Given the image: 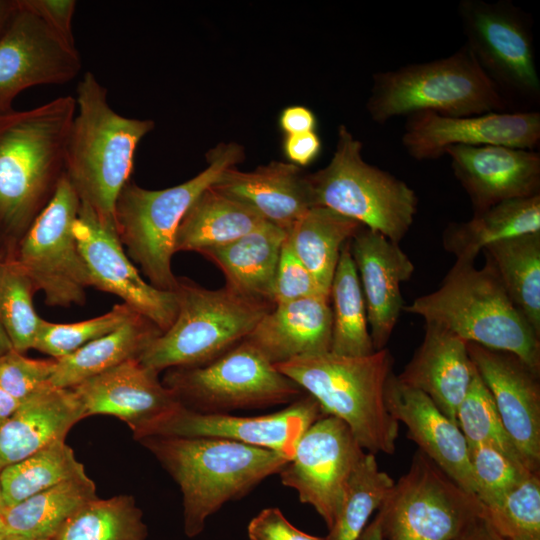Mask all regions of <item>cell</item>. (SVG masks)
<instances>
[{"label":"cell","mask_w":540,"mask_h":540,"mask_svg":"<svg viewBox=\"0 0 540 540\" xmlns=\"http://www.w3.org/2000/svg\"><path fill=\"white\" fill-rule=\"evenodd\" d=\"M85 417L83 405L72 388L49 385L41 389L22 401L0 425V468L65 440L69 430Z\"/></svg>","instance_id":"26"},{"label":"cell","mask_w":540,"mask_h":540,"mask_svg":"<svg viewBox=\"0 0 540 540\" xmlns=\"http://www.w3.org/2000/svg\"><path fill=\"white\" fill-rule=\"evenodd\" d=\"M147 526L131 495L98 497L79 508L52 540H145Z\"/></svg>","instance_id":"37"},{"label":"cell","mask_w":540,"mask_h":540,"mask_svg":"<svg viewBox=\"0 0 540 540\" xmlns=\"http://www.w3.org/2000/svg\"><path fill=\"white\" fill-rule=\"evenodd\" d=\"M540 473H531L501 500L482 506L491 527L507 540H540Z\"/></svg>","instance_id":"41"},{"label":"cell","mask_w":540,"mask_h":540,"mask_svg":"<svg viewBox=\"0 0 540 540\" xmlns=\"http://www.w3.org/2000/svg\"><path fill=\"white\" fill-rule=\"evenodd\" d=\"M76 113L65 156V177L80 202L114 221L117 198L130 180L138 144L153 128L147 119L118 114L92 72L76 88ZM115 222V221H114Z\"/></svg>","instance_id":"3"},{"label":"cell","mask_w":540,"mask_h":540,"mask_svg":"<svg viewBox=\"0 0 540 540\" xmlns=\"http://www.w3.org/2000/svg\"><path fill=\"white\" fill-rule=\"evenodd\" d=\"M11 349H13L12 345L0 324V356Z\"/></svg>","instance_id":"54"},{"label":"cell","mask_w":540,"mask_h":540,"mask_svg":"<svg viewBox=\"0 0 540 540\" xmlns=\"http://www.w3.org/2000/svg\"><path fill=\"white\" fill-rule=\"evenodd\" d=\"M17 7V0H0V34Z\"/></svg>","instance_id":"53"},{"label":"cell","mask_w":540,"mask_h":540,"mask_svg":"<svg viewBox=\"0 0 540 540\" xmlns=\"http://www.w3.org/2000/svg\"><path fill=\"white\" fill-rule=\"evenodd\" d=\"M323 415L318 402L309 394L280 411L251 417L200 413L182 405L153 425L142 438H220L272 450L291 460L300 437Z\"/></svg>","instance_id":"17"},{"label":"cell","mask_w":540,"mask_h":540,"mask_svg":"<svg viewBox=\"0 0 540 540\" xmlns=\"http://www.w3.org/2000/svg\"><path fill=\"white\" fill-rule=\"evenodd\" d=\"M140 442L178 484L190 538L223 505L247 495L289 461L272 450L220 438L149 436Z\"/></svg>","instance_id":"2"},{"label":"cell","mask_w":540,"mask_h":540,"mask_svg":"<svg viewBox=\"0 0 540 540\" xmlns=\"http://www.w3.org/2000/svg\"><path fill=\"white\" fill-rule=\"evenodd\" d=\"M445 155L473 214L501 202L540 194V154L507 146H452Z\"/></svg>","instance_id":"21"},{"label":"cell","mask_w":540,"mask_h":540,"mask_svg":"<svg viewBox=\"0 0 540 540\" xmlns=\"http://www.w3.org/2000/svg\"><path fill=\"white\" fill-rule=\"evenodd\" d=\"M95 498V483L85 474L3 508L0 519L6 535L52 540L79 508Z\"/></svg>","instance_id":"33"},{"label":"cell","mask_w":540,"mask_h":540,"mask_svg":"<svg viewBox=\"0 0 540 540\" xmlns=\"http://www.w3.org/2000/svg\"><path fill=\"white\" fill-rule=\"evenodd\" d=\"M1 511H2V509L0 508V514H1Z\"/></svg>","instance_id":"58"},{"label":"cell","mask_w":540,"mask_h":540,"mask_svg":"<svg viewBox=\"0 0 540 540\" xmlns=\"http://www.w3.org/2000/svg\"><path fill=\"white\" fill-rule=\"evenodd\" d=\"M247 534L250 540H326L299 530L276 507L265 508L252 518Z\"/></svg>","instance_id":"46"},{"label":"cell","mask_w":540,"mask_h":540,"mask_svg":"<svg viewBox=\"0 0 540 540\" xmlns=\"http://www.w3.org/2000/svg\"><path fill=\"white\" fill-rule=\"evenodd\" d=\"M476 497L482 506L501 500L531 474L489 443L468 446Z\"/></svg>","instance_id":"43"},{"label":"cell","mask_w":540,"mask_h":540,"mask_svg":"<svg viewBox=\"0 0 540 540\" xmlns=\"http://www.w3.org/2000/svg\"><path fill=\"white\" fill-rule=\"evenodd\" d=\"M35 291L15 259H0V324L12 348L20 353L33 349L42 319L33 307Z\"/></svg>","instance_id":"39"},{"label":"cell","mask_w":540,"mask_h":540,"mask_svg":"<svg viewBox=\"0 0 540 540\" xmlns=\"http://www.w3.org/2000/svg\"><path fill=\"white\" fill-rule=\"evenodd\" d=\"M474 374L467 342L442 326L425 322L422 343L397 377L427 395L446 417L457 424L458 407Z\"/></svg>","instance_id":"24"},{"label":"cell","mask_w":540,"mask_h":540,"mask_svg":"<svg viewBox=\"0 0 540 540\" xmlns=\"http://www.w3.org/2000/svg\"><path fill=\"white\" fill-rule=\"evenodd\" d=\"M81 69L75 45L60 37L22 0L0 34V113L23 90L73 80Z\"/></svg>","instance_id":"16"},{"label":"cell","mask_w":540,"mask_h":540,"mask_svg":"<svg viewBox=\"0 0 540 540\" xmlns=\"http://www.w3.org/2000/svg\"><path fill=\"white\" fill-rule=\"evenodd\" d=\"M244 156L237 143H221L207 153L208 166L184 183L160 190L142 188L131 179L124 185L114 209L117 233L152 286L175 290L178 278L171 261L181 220L200 194Z\"/></svg>","instance_id":"6"},{"label":"cell","mask_w":540,"mask_h":540,"mask_svg":"<svg viewBox=\"0 0 540 540\" xmlns=\"http://www.w3.org/2000/svg\"><path fill=\"white\" fill-rule=\"evenodd\" d=\"M482 510L474 494L418 450L377 514L385 540H454Z\"/></svg>","instance_id":"11"},{"label":"cell","mask_w":540,"mask_h":540,"mask_svg":"<svg viewBox=\"0 0 540 540\" xmlns=\"http://www.w3.org/2000/svg\"><path fill=\"white\" fill-rule=\"evenodd\" d=\"M316 123L314 113L300 105L286 107L279 116V126L286 135L313 132Z\"/></svg>","instance_id":"49"},{"label":"cell","mask_w":540,"mask_h":540,"mask_svg":"<svg viewBox=\"0 0 540 540\" xmlns=\"http://www.w3.org/2000/svg\"><path fill=\"white\" fill-rule=\"evenodd\" d=\"M540 141V113L490 112L444 116L420 112L406 117L401 138L406 152L423 161L445 155L452 146H507L533 150Z\"/></svg>","instance_id":"18"},{"label":"cell","mask_w":540,"mask_h":540,"mask_svg":"<svg viewBox=\"0 0 540 540\" xmlns=\"http://www.w3.org/2000/svg\"><path fill=\"white\" fill-rule=\"evenodd\" d=\"M266 220L248 205L211 185L190 206L175 236L174 252L205 250L230 243Z\"/></svg>","instance_id":"30"},{"label":"cell","mask_w":540,"mask_h":540,"mask_svg":"<svg viewBox=\"0 0 540 540\" xmlns=\"http://www.w3.org/2000/svg\"><path fill=\"white\" fill-rule=\"evenodd\" d=\"M389 413L408 431L419 450L457 485L476 496L467 441L458 425L423 392L401 382L392 372L385 387Z\"/></svg>","instance_id":"23"},{"label":"cell","mask_w":540,"mask_h":540,"mask_svg":"<svg viewBox=\"0 0 540 540\" xmlns=\"http://www.w3.org/2000/svg\"><path fill=\"white\" fill-rule=\"evenodd\" d=\"M85 474L84 465L77 460L65 440L56 441L1 469L0 484L4 508Z\"/></svg>","instance_id":"36"},{"label":"cell","mask_w":540,"mask_h":540,"mask_svg":"<svg viewBox=\"0 0 540 540\" xmlns=\"http://www.w3.org/2000/svg\"><path fill=\"white\" fill-rule=\"evenodd\" d=\"M362 148L340 125L328 165L306 174L312 205L354 219L399 244L414 222L418 197L406 182L366 162Z\"/></svg>","instance_id":"9"},{"label":"cell","mask_w":540,"mask_h":540,"mask_svg":"<svg viewBox=\"0 0 540 540\" xmlns=\"http://www.w3.org/2000/svg\"><path fill=\"white\" fill-rule=\"evenodd\" d=\"M161 333L150 320L136 314L113 332L56 359L49 384L73 388L129 359L139 358Z\"/></svg>","instance_id":"31"},{"label":"cell","mask_w":540,"mask_h":540,"mask_svg":"<svg viewBox=\"0 0 540 540\" xmlns=\"http://www.w3.org/2000/svg\"><path fill=\"white\" fill-rule=\"evenodd\" d=\"M178 311L173 324L140 355L160 372L202 366L243 342L275 304L247 297L229 286L211 290L178 278Z\"/></svg>","instance_id":"8"},{"label":"cell","mask_w":540,"mask_h":540,"mask_svg":"<svg viewBox=\"0 0 540 540\" xmlns=\"http://www.w3.org/2000/svg\"><path fill=\"white\" fill-rule=\"evenodd\" d=\"M458 15L465 44L504 97L507 92L538 98L540 79L526 15L512 3L484 0H461Z\"/></svg>","instance_id":"13"},{"label":"cell","mask_w":540,"mask_h":540,"mask_svg":"<svg viewBox=\"0 0 540 540\" xmlns=\"http://www.w3.org/2000/svg\"><path fill=\"white\" fill-rule=\"evenodd\" d=\"M321 151V140L315 131L285 135L283 152L290 163L302 167L313 162Z\"/></svg>","instance_id":"48"},{"label":"cell","mask_w":540,"mask_h":540,"mask_svg":"<svg viewBox=\"0 0 540 540\" xmlns=\"http://www.w3.org/2000/svg\"><path fill=\"white\" fill-rule=\"evenodd\" d=\"M331 339L330 296L318 294L276 304L245 340L277 365L330 352Z\"/></svg>","instance_id":"25"},{"label":"cell","mask_w":540,"mask_h":540,"mask_svg":"<svg viewBox=\"0 0 540 540\" xmlns=\"http://www.w3.org/2000/svg\"><path fill=\"white\" fill-rule=\"evenodd\" d=\"M162 383L184 407L211 414L290 404L303 393L246 340L208 364L168 369Z\"/></svg>","instance_id":"10"},{"label":"cell","mask_w":540,"mask_h":540,"mask_svg":"<svg viewBox=\"0 0 540 540\" xmlns=\"http://www.w3.org/2000/svg\"><path fill=\"white\" fill-rule=\"evenodd\" d=\"M286 232L266 221L225 245L201 252L224 274L226 285L257 300L274 304V282Z\"/></svg>","instance_id":"28"},{"label":"cell","mask_w":540,"mask_h":540,"mask_svg":"<svg viewBox=\"0 0 540 540\" xmlns=\"http://www.w3.org/2000/svg\"><path fill=\"white\" fill-rule=\"evenodd\" d=\"M318 294L327 295L320 289L314 276L285 239L280 251L275 275L274 304L286 303Z\"/></svg>","instance_id":"45"},{"label":"cell","mask_w":540,"mask_h":540,"mask_svg":"<svg viewBox=\"0 0 540 540\" xmlns=\"http://www.w3.org/2000/svg\"><path fill=\"white\" fill-rule=\"evenodd\" d=\"M375 351L386 348L403 311L401 284L415 267L398 243L363 227L350 241Z\"/></svg>","instance_id":"22"},{"label":"cell","mask_w":540,"mask_h":540,"mask_svg":"<svg viewBox=\"0 0 540 540\" xmlns=\"http://www.w3.org/2000/svg\"><path fill=\"white\" fill-rule=\"evenodd\" d=\"M60 37L75 45L72 33V19L76 9L75 0H22Z\"/></svg>","instance_id":"47"},{"label":"cell","mask_w":540,"mask_h":540,"mask_svg":"<svg viewBox=\"0 0 540 540\" xmlns=\"http://www.w3.org/2000/svg\"><path fill=\"white\" fill-rule=\"evenodd\" d=\"M80 199L65 177L20 240L14 258L50 306L83 304L89 273L73 226Z\"/></svg>","instance_id":"12"},{"label":"cell","mask_w":540,"mask_h":540,"mask_svg":"<svg viewBox=\"0 0 540 540\" xmlns=\"http://www.w3.org/2000/svg\"><path fill=\"white\" fill-rule=\"evenodd\" d=\"M457 425L468 446L489 443L525 469L524 461L507 434L492 396L476 369L468 391L458 407Z\"/></svg>","instance_id":"40"},{"label":"cell","mask_w":540,"mask_h":540,"mask_svg":"<svg viewBox=\"0 0 540 540\" xmlns=\"http://www.w3.org/2000/svg\"><path fill=\"white\" fill-rule=\"evenodd\" d=\"M4 540H51V539H32V538H25L21 536L6 535Z\"/></svg>","instance_id":"55"},{"label":"cell","mask_w":540,"mask_h":540,"mask_svg":"<svg viewBox=\"0 0 540 540\" xmlns=\"http://www.w3.org/2000/svg\"><path fill=\"white\" fill-rule=\"evenodd\" d=\"M454 540H507L488 523L482 512L472 519Z\"/></svg>","instance_id":"50"},{"label":"cell","mask_w":540,"mask_h":540,"mask_svg":"<svg viewBox=\"0 0 540 540\" xmlns=\"http://www.w3.org/2000/svg\"><path fill=\"white\" fill-rule=\"evenodd\" d=\"M275 367L311 395L324 415L342 420L364 451L395 452L399 422L385 403L386 383L393 372L387 348L359 357L332 352L303 356Z\"/></svg>","instance_id":"5"},{"label":"cell","mask_w":540,"mask_h":540,"mask_svg":"<svg viewBox=\"0 0 540 540\" xmlns=\"http://www.w3.org/2000/svg\"><path fill=\"white\" fill-rule=\"evenodd\" d=\"M467 349L527 470L539 473V373L510 352L472 342H467Z\"/></svg>","instance_id":"19"},{"label":"cell","mask_w":540,"mask_h":540,"mask_svg":"<svg viewBox=\"0 0 540 540\" xmlns=\"http://www.w3.org/2000/svg\"><path fill=\"white\" fill-rule=\"evenodd\" d=\"M350 241L341 250L330 286L332 311L330 352L359 357L370 355L375 349L370 336L361 284L350 251Z\"/></svg>","instance_id":"35"},{"label":"cell","mask_w":540,"mask_h":540,"mask_svg":"<svg viewBox=\"0 0 540 540\" xmlns=\"http://www.w3.org/2000/svg\"><path fill=\"white\" fill-rule=\"evenodd\" d=\"M403 310L466 342L510 352L540 373V336L513 304L486 259L482 268L455 261L438 289Z\"/></svg>","instance_id":"4"},{"label":"cell","mask_w":540,"mask_h":540,"mask_svg":"<svg viewBox=\"0 0 540 540\" xmlns=\"http://www.w3.org/2000/svg\"><path fill=\"white\" fill-rule=\"evenodd\" d=\"M136 314L122 303L114 305L103 315L76 323H53L41 319L33 349L59 359L113 332Z\"/></svg>","instance_id":"42"},{"label":"cell","mask_w":540,"mask_h":540,"mask_svg":"<svg viewBox=\"0 0 540 540\" xmlns=\"http://www.w3.org/2000/svg\"><path fill=\"white\" fill-rule=\"evenodd\" d=\"M213 187L248 205L286 233L313 207L306 174L292 163L272 161L248 172L231 167Z\"/></svg>","instance_id":"27"},{"label":"cell","mask_w":540,"mask_h":540,"mask_svg":"<svg viewBox=\"0 0 540 540\" xmlns=\"http://www.w3.org/2000/svg\"><path fill=\"white\" fill-rule=\"evenodd\" d=\"M5 537H6V533H5L2 521L0 519V540H4Z\"/></svg>","instance_id":"56"},{"label":"cell","mask_w":540,"mask_h":540,"mask_svg":"<svg viewBox=\"0 0 540 540\" xmlns=\"http://www.w3.org/2000/svg\"><path fill=\"white\" fill-rule=\"evenodd\" d=\"M158 374L133 358L72 389L86 417H117L130 427L134 438L140 440L153 425L182 406L174 392L159 380Z\"/></svg>","instance_id":"20"},{"label":"cell","mask_w":540,"mask_h":540,"mask_svg":"<svg viewBox=\"0 0 540 540\" xmlns=\"http://www.w3.org/2000/svg\"><path fill=\"white\" fill-rule=\"evenodd\" d=\"M393 484L394 480L380 470L375 455L365 453L349 479L342 505L326 540H356Z\"/></svg>","instance_id":"38"},{"label":"cell","mask_w":540,"mask_h":540,"mask_svg":"<svg viewBox=\"0 0 540 540\" xmlns=\"http://www.w3.org/2000/svg\"><path fill=\"white\" fill-rule=\"evenodd\" d=\"M0 473H1V468H0ZM0 508H1V509L4 508L3 500H2V493H1V484H0Z\"/></svg>","instance_id":"57"},{"label":"cell","mask_w":540,"mask_h":540,"mask_svg":"<svg viewBox=\"0 0 540 540\" xmlns=\"http://www.w3.org/2000/svg\"><path fill=\"white\" fill-rule=\"evenodd\" d=\"M482 252L513 304L540 336V232L494 243Z\"/></svg>","instance_id":"34"},{"label":"cell","mask_w":540,"mask_h":540,"mask_svg":"<svg viewBox=\"0 0 540 540\" xmlns=\"http://www.w3.org/2000/svg\"><path fill=\"white\" fill-rule=\"evenodd\" d=\"M363 227L321 206L309 208L286 233V241L327 295L343 246Z\"/></svg>","instance_id":"32"},{"label":"cell","mask_w":540,"mask_h":540,"mask_svg":"<svg viewBox=\"0 0 540 540\" xmlns=\"http://www.w3.org/2000/svg\"><path fill=\"white\" fill-rule=\"evenodd\" d=\"M372 79L366 110L379 124L420 112L459 117L508 107L466 44L447 57L378 72Z\"/></svg>","instance_id":"7"},{"label":"cell","mask_w":540,"mask_h":540,"mask_svg":"<svg viewBox=\"0 0 540 540\" xmlns=\"http://www.w3.org/2000/svg\"><path fill=\"white\" fill-rule=\"evenodd\" d=\"M356 540H385L382 534L381 520L378 514L366 525Z\"/></svg>","instance_id":"52"},{"label":"cell","mask_w":540,"mask_h":540,"mask_svg":"<svg viewBox=\"0 0 540 540\" xmlns=\"http://www.w3.org/2000/svg\"><path fill=\"white\" fill-rule=\"evenodd\" d=\"M540 232V194L498 203L464 222L450 223L442 243L456 261L475 263L486 247L520 235Z\"/></svg>","instance_id":"29"},{"label":"cell","mask_w":540,"mask_h":540,"mask_svg":"<svg viewBox=\"0 0 540 540\" xmlns=\"http://www.w3.org/2000/svg\"><path fill=\"white\" fill-rule=\"evenodd\" d=\"M56 359L25 357L14 349L0 356V388L22 402L49 386Z\"/></svg>","instance_id":"44"},{"label":"cell","mask_w":540,"mask_h":540,"mask_svg":"<svg viewBox=\"0 0 540 540\" xmlns=\"http://www.w3.org/2000/svg\"><path fill=\"white\" fill-rule=\"evenodd\" d=\"M72 96L0 113V259L14 258L23 235L65 175Z\"/></svg>","instance_id":"1"},{"label":"cell","mask_w":540,"mask_h":540,"mask_svg":"<svg viewBox=\"0 0 540 540\" xmlns=\"http://www.w3.org/2000/svg\"><path fill=\"white\" fill-rule=\"evenodd\" d=\"M73 231L91 287L120 297L162 332L166 331L177 315V295L175 291L158 289L141 277L124 252L115 222L80 202Z\"/></svg>","instance_id":"15"},{"label":"cell","mask_w":540,"mask_h":540,"mask_svg":"<svg viewBox=\"0 0 540 540\" xmlns=\"http://www.w3.org/2000/svg\"><path fill=\"white\" fill-rule=\"evenodd\" d=\"M20 403V401L0 388V425L16 411Z\"/></svg>","instance_id":"51"},{"label":"cell","mask_w":540,"mask_h":540,"mask_svg":"<svg viewBox=\"0 0 540 540\" xmlns=\"http://www.w3.org/2000/svg\"><path fill=\"white\" fill-rule=\"evenodd\" d=\"M365 453L342 420L323 415L300 437L292 459L278 474L284 486L316 510L329 530Z\"/></svg>","instance_id":"14"}]
</instances>
